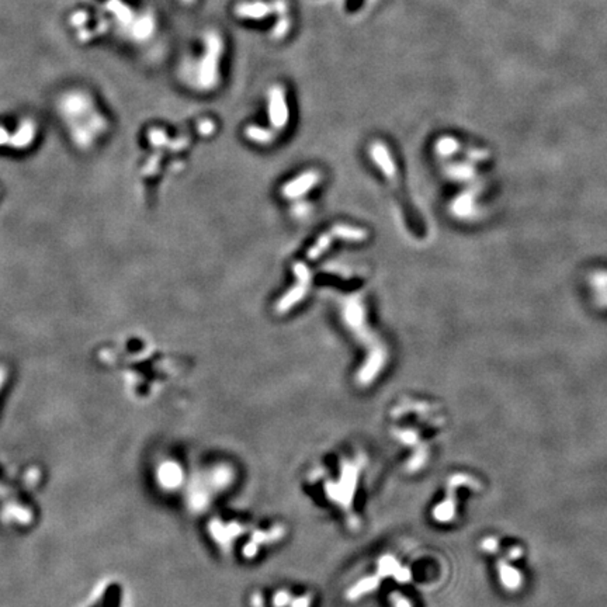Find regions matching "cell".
<instances>
[{"label":"cell","mask_w":607,"mask_h":607,"mask_svg":"<svg viewBox=\"0 0 607 607\" xmlns=\"http://www.w3.org/2000/svg\"><path fill=\"white\" fill-rule=\"evenodd\" d=\"M367 458L363 453H341L314 465L307 474V485L321 493L348 527L360 526L357 501Z\"/></svg>","instance_id":"1"},{"label":"cell","mask_w":607,"mask_h":607,"mask_svg":"<svg viewBox=\"0 0 607 607\" xmlns=\"http://www.w3.org/2000/svg\"><path fill=\"white\" fill-rule=\"evenodd\" d=\"M235 477L233 467L221 461L190 471L183 489L188 508L196 513L207 512L233 485Z\"/></svg>","instance_id":"2"},{"label":"cell","mask_w":607,"mask_h":607,"mask_svg":"<svg viewBox=\"0 0 607 607\" xmlns=\"http://www.w3.org/2000/svg\"><path fill=\"white\" fill-rule=\"evenodd\" d=\"M154 477L157 485L164 492L176 493L185 489L189 472L178 458L165 457L155 465Z\"/></svg>","instance_id":"3"},{"label":"cell","mask_w":607,"mask_h":607,"mask_svg":"<svg viewBox=\"0 0 607 607\" xmlns=\"http://www.w3.org/2000/svg\"><path fill=\"white\" fill-rule=\"evenodd\" d=\"M222 54V39L216 32L207 35V51L200 63V85L202 87H212L218 82V61Z\"/></svg>","instance_id":"4"},{"label":"cell","mask_w":607,"mask_h":607,"mask_svg":"<svg viewBox=\"0 0 607 607\" xmlns=\"http://www.w3.org/2000/svg\"><path fill=\"white\" fill-rule=\"evenodd\" d=\"M270 120L277 130H283L288 121V109L284 90L280 86L271 89L270 96Z\"/></svg>","instance_id":"5"},{"label":"cell","mask_w":607,"mask_h":607,"mask_svg":"<svg viewBox=\"0 0 607 607\" xmlns=\"http://www.w3.org/2000/svg\"><path fill=\"white\" fill-rule=\"evenodd\" d=\"M318 182V175L314 172H308L302 176H300L298 179H295L294 182L288 183L284 188V196L293 199V197H298L302 193H307V190H309L315 183Z\"/></svg>","instance_id":"6"},{"label":"cell","mask_w":607,"mask_h":607,"mask_svg":"<svg viewBox=\"0 0 607 607\" xmlns=\"http://www.w3.org/2000/svg\"><path fill=\"white\" fill-rule=\"evenodd\" d=\"M155 30V20L152 16L145 14L133 21V35L137 39H147Z\"/></svg>","instance_id":"7"},{"label":"cell","mask_w":607,"mask_h":607,"mask_svg":"<svg viewBox=\"0 0 607 607\" xmlns=\"http://www.w3.org/2000/svg\"><path fill=\"white\" fill-rule=\"evenodd\" d=\"M106 7L117 17V20L121 24H124V25L133 24L134 14H133L131 8L127 4H124L123 1H120V0H109L107 4H106Z\"/></svg>","instance_id":"8"},{"label":"cell","mask_w":607,"mask_h":607,"mask_svg":"<svg viewBox=\"0 0 607 607\" xmlns=\"http://www.w3.org/2000/svg\"><path fill=\"white\" fill-rule=\"evenodd\" d=\"M87 18H89V16L86 11H78L70 17V21L75 27H82V25H85Z\"/></svg>","instance_id":"9"},{"label":"cell","mask_w":607,"mask_h":607,"mask_svg":"<svg viewBox=\"0 0 607 607\" xmlns=\"http://www.w3.org/2000/svg\"><path fill=\"white\" fill-rule=\"evenodd\" d=\"M183 1H185V3H193L195 0H183Z\"/></svg>","instance_id":"10"}]
</instances>
